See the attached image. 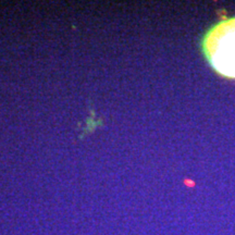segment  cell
<instances>
[{
  "mask_svg": "<svg viewBox=\"0 0 235 235\" xmlns=\"http://www.w3.org/2000/svg\"><path fill=\"white\" fill-rule=\"evenodd\" d=\"M201 49L218 74L235 80V16L210 27L203 37Z\"/></svg>",
  "mask_w": 235,
  "mask_h": 235,
  "instance_id": "6da1fadb",
  "label": "cell"
}]
</instances>
